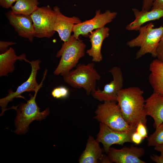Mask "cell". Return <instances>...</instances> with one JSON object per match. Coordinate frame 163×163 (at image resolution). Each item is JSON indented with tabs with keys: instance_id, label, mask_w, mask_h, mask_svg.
I'll list each match as a JSON object with an SVG mask.
<instances>
[{
	"instance_id": "1",
	"label": "cell",
	"mask_w": 163,
	"mask_h": 163,
	"mask_svg": "<svg viewBox=\"0 0 163 163\" xmlns=\"http://www.w3.org/2000/svg\"><path fill=\"white\" fill-rule=\"evenodd\" d=\"M143 91L138 87L122 89L119 92L117 102L127 124L134 128L140 122L147 126Z\"/></svg>"
},
{
	"instance_id": "2",
	"label": "cell",
	"mask_w": 163,
	"mask_h": 163,
	"mask_svg": "<svg viewBox=\"0 0 163 163\" xmlns=\"http://www.w3.org/2000/svg\"><path fill=\"white\" fill-rule=\"evenodd\" d=\"M86 46L82 40L71 35L56 53V57L61 59L54 75L63 76L76 67L79 60L85 56Z\"/></svg>"
},
{
	"instance_id": "3",
	"label": "cell",
	"mask_w": 163,
	"mask_h": 163,
	"mask_svg": "<svg viewBox=\"0 0 163 163\" xmlns=\"http://www.w3.org/2000/svg\"><path fill=\"white\" fill-rule=\"evenodd\" d=\"M154 27L152 22L141 26L139 30V35L127 42V45L130 48L140 47L136 54V59L147 53L150 54L153 57H157V49L163 35V26L155 28Z\"/></svg>"
},
{
	"instance_id": "4",
	"label": "cell",
	"mask_w": 163,
	"mask_h": 163,
	"mask_svg": "<svg viewBox=\"0 0 163 163\" xmlns=\"http://www.w3.org/2000/svg\"><path fill=\"white\" fill-rule=\"evenodd\" d=\"M65 82L75 88H82L88 95L96 90L97 82L101 76L94 68V64H79L63 76Z\"/></svg>"
},
{
	"instance_id": "5",
	"label": "cell",
	"mask_w": 163,
	"mask_h": 163,
	"mask_svg": "<svg viewBox=\"0 0 163 163\" xmlns=\"http://www.w3.org/2000/svg\"><path fill=\"white\" fill-rule=\"evenodd\" d=\"M39 90L35 92L34 96L30 94V99L26 103H21L17 106L14 107L17 114L15 120L16 129L15 132L19 134H24L27 131L29 125L36 120L41 121L45 119L50 113L49 109L46 108L42 112L40 111L36 102V97Z\"/></svg>"
},
{
	"instance_id": "6",
	"label": "cell",
	"mask_w": 163,
	"mask_h": 163,
	"mask_svg": "<svg viewBox=\"0 0 163 163\" xmlns=\"http://www.w3.org/2000/svg\"><path fill=\"white\" fill-rule=\"evenodd\" d=\"M117 103L105 101L99 104L94 118L115 131L125 132L136 130V128L129 125L126 121Z\"/></svg>"
},
{
	"instance_id": "7",
	"label": "cell",
	"mask_w": 163,
	"mask_h": 163,
	"mask_svg": "<svg viewBox=\"0 0 163 163\" xmlns=\"http://www.w3.org/2000/svg\"><path fill=\"white\" fill-rule=\"evenodd\" d=\"M35 37L50 38L56 31L54 26L56 15L54 10L48 5L38 7L30 15Z\"/></svg>"
},
{
	"instance_id": "8",
	"label": "cell",
	"mask_w": 163,
	"mask_h": 163,
	"mask_svg": "<svg viewBox=\"0 0 163 163\" xmlns=\"http://www.w3.org/2000/svg\"><path fill=\"white\" fill-rule=\"evenodd\" d=\"M40 60L39 59L30 61L29 63L31 66V70L28 79L19 86L15 91H13L11 89H9L8 95L0 99V105L2 111L1 115L6 110V108L8 103L12 101L14 98L20 97L23 98L24 97L21 95L23 93L26 92H35L39 90L42 87L43 82L46 75L47 70L46 69L44 72L42 81L39 85L37 81L36 76L38 71L40 69Z\"/></svg>"
},
{
	"instance_id": "9",
	"label": "cell",
	"mask_w": 163,
	"mask_h": 163,
	"mask_svg": "<svg viewBox=\"0 0 163 163\" xmlns=\"http://www.w3.org/2000/svg\"><path fill=\"white\" fill-rule=\"evenodd\" d=\"M109 72L112 76V80L106 84L103 90L98 89L91 94L93 97L100 101L117 102L118 93L123 88V74L121 68L118 66L113 67Z\"/></svg>"
},
{
	"instance_id": "10",
	"label": "cell",
	"mask_w": 163,
	"mask_h": 163,
	"mask_svg": "<svg viewBox=\"0 0 163 163\" xmlns=\"http://www.w3.org/2000/svg\"><path fill=\"white\" fill-rule=\"evenodd\" d=\"M117 14L115 12L107 10L102 13L100 10L96 11L95 16L92 18L75 24L73 27V35L76 38L82 35L86 36L94 30L105 27L106 24L113 21Z\"/></svg>"
},
{
	"instance_id": "11",
	"label": "cell",
	"mask_w": 163,
	"mask_h": 163,
	"mask_svg": "<svg viewBox=\"0 0 163 163\" xmlns=\"http://www.w3.org/2000/svg\"><path fill=\"white\" fill-rule=\"evenodd\" d=\"M136 130L125 132L117 131L103 123H100L99 130L96 139L102 144L104 151L107 154L109 148L113 144L123 145L126 142L132 143V135Z\"/></svg>"
},
{
	"instance_id": "12",
	"label": "cell",
	"mask_w": 163,
	"mask_h": 163,
	"mask_svg": "<svg viewBox=\"0 0 163 163\" xmlns=\"http://www.w3.org/2000/svg\"><path fill=\"white\" fill-rule=\"evenodd\" d=\"M145 153L143 148L132 145L120 149L110 147L107 156L111 163H145L140 159Z\"/></svg>"
},
{
	"instance_id": "13",
	"label": "cell",
	"mask_w": 163,
	"mask_h": 163,
	"mask_svg": "<svg viewBox=\"0 0 163 163\" xmlns=\"http://www.w3.org/2000/svg\"><path fill=\"white\" fill-rule=\"evenodd\" d=\"M6 16L19 36L32 42L35 36L30 15L13 14L10 11L6 13Z\"/></svg>"
},
{
	"instance_id": "14",
	"label": "cell",
	"mask_w": 163,
	"mask_h": 163,
	"mask_svg": "<svg viewBox=\"0 0 163 163\" xmlns=\"http://www.w3.org/2000/svg\"><path fill=\"white\" fill-rule=\"evenodd\" d=\"M53 10L56 15L54 29L57 32L62 41L64 42L67 41L71 36L74 26L82 22L78 17H69L64 15L57 6H54Z\"/></svg>"
},
{
	"instance_id": "15",
	"label": "cell",
	"mask_w": 163,
	"mask_h": 163,
	"mask_svg": "<svg viewBox=\"0 0 163 163\" xmlns=\"http://www.w3.org/2000/svg\"><path fill=\"white\" fill-rule=\"evenodd\" d=\"M110 29L104 27L93 31L89 35L91 44V48L87 50L86 53L92 58V61L99 62L103 59L101 49L104 40L109 35Z\"/></svg>"
},
{
	"instance_id": "16",
	"label": "cell",
	"mask_w": 163,
	"mask_h": 163,
	"mask_svg": "<svg viewBox=\"0 0 163 163\" xmlns=\"http://www.w3.org/2000/svg\"><path fill=\"white\" fill-rule=\"evenodd\" d=\"M146 114L152 118L153 127L156 128L163 123V95L153 93L145 100Z\"/></svg>"
},
{
	"instance_id": "17",
	"label": "cell",
	"mask_w": 163,
	"mask_h": 163,
	"mask_svg": "<svg viewBox=\"0 0 163 163\" xmlns=\"http://www.w3.org/2000/svg\"><path fill=\"white\" fill-rule=\"evenodd\" d=\"M132 10L135 19L126 27V29L128 30H139L145 23L158 20L163 17V9H152L149 11L142 10L139 11L136 8H133Z\"/></svg>"
},
{
	"instance_id": "18",
	"label": "cell",
	"mask_w": 163,
	"mask_h": 163,
	"mask_svg": "<svg viewBox=\"0 0 163 163\" xmlns=\"http://www.w3.org/2000/svg\"><path fill=\"white\" fill-rule=\"evenodd\" d=\"M100 142L91 136L88 139L85 150L78 160L79 163H97L101 162L104 151L101 147Z\"/></svg>"
},
{
	"instance_id": "19",
	"label": "cell",
	"mask_w": 163,
	"mask_h": 163,
	"mask_svg": "<svg viewBox=\"0 0 163 163\" xmlns=\"http://www.w3.org/2000/svg\"><path fill=\"white\" fill-rule=\"evenodd\" d=\"M24 60L29 63L26 58V55L22 54L18 56L14 50L10 47L5 52L0 54V76H6L13 72L15 69L14 66L16 61Z\"/></svg>"
},
{
	"instance_id": "20",
	"label": "cell",
	"mask_w": 163,
	"mask_h": 163,
	"mask_svg": "<svg viewBox=\"0 0 163 163\" xmlns=\"http://www.w3.org/2000/svg\"><path fill=\"white\" fill-rule=\"evenodd\" d=\"M149 82L153 92L163 95V61L154 59L149 64Z\"/></svg>"
},
{
	"instance_id": "21",
	"label": "cell",
	"mask_w": 163,
	"mask_h": 163,
	"mask_svg": "<svg viewBox=\"0 0 163 163\" xmlns=\"http://www.w3.org/2000/svg\"><path fill=\"white\" fill-rule=\"evenodd\" d=\"M38 0H17L11 8V13L30 15L39 7Z\"/></svg>"
},
{
	"instance_id": "22",
	"label": "cell",
	"mask_w": 163,
	"mask_h": 163,
	"mask_svg": "<svg viewBox=\"0 0 163 163\" xmlns=\"http://www.w3.org/2000/svg\"><path fill=\"white\" fill-rule=\"evenodd\" d=\"M155 129V132L147 137L149 146L155 147L163 144V123Z\"/></svg>"
},
{
	"instance_id": "23",
	"label": "cell",
	"mask_w": 163,
	"mask_h": 163,
	"mask_svg": "<svg viewBox=\"0 0 163 163\" xmlns=\"http://www.w3.org/2000/svg\"><path fill=\"white\" fill-rule=\"evenodd\" d=\"M69 94L68 89L65 87L61 86L54 88L52 91L51 94L56 98H64Z\"/></svg>"
},
{
	"instance_id": "24",
	"label": "cell",
	"mask_w": 163,
	"mask_h": 163,
	"mask_svg": "<svg viewBox=\"0 0 163 163\" xmlns=\"http://www.w3.org/2000/svg\"><path fill=\"white\" fill-rule=\"evenodd\" d=\"M136 131L142 136L143 139L148 137L147 126L141 122H140L138 124Z\"/></svg>"
},
{
	"instance_id": "25",
	"label": "cell",
	"mask_w": 163,
	"mask_h": 163,
	"mask_svg": "<svg viewBox=\"0 0 163 163\" xmlns=\"http://www.w3.org/2000/svg\"><path fill=\"white\" fill-rule=\"evenodd\" d=\"M16 44V43L13 41H0V54L6 52L8 49V46Z\"/></svg>"
},
{
	"instance_id": "26",
	"label": "cell",
	"mask_w": 163,
	"mask_h": 163,
	"mask_svg": "<svg viewBox=\"0 0 163 163\" xmlns=\"http://www.w3.org/2000/svg\"><path fill=\"white\" fill-rule=\"evenodd\" d=\"M157 58L163 61V35L159 43L157 49Z\"/></svg>"
},
{
	"instance_id": "27",
	"label": "cell",
	"mask_w": 163,
	"mask_h": 163,
	"mask_svg": "<svg viewBox=\"0 0 163 163\" xmlns=\"http://www.w3.org/2000/svg\"><path fill=\"white\" fill-rule=\"evenodd\" d=\"M131 139L132 143L136 145L140 144L143 139L142 136L136 130L132 134Z\"/></svg>"
},
{
	"instance_id": "28",
	"label": "cell",
	"mask_w": 163,
	"mask_h": 163,
	"mask_svg": "<svg viewBox=\"0 0 163 163\" xmlns=\"http://www.w3.org/2000/svg\"><path fill=\"white\" fill-rule=\"evenodd\" d=\"M17 0H0V5L3 8L8 9L11 8L14 3Z\"/></svg>"
},
{
	"instance_id": "29",
	"label": "cell",
	"mask_w": 163,
	"mask_h": 163,
	"mask_svg": "<svg viewBox=\"0 0 163 163\" xmlns=\"http://www.w3.org/2000/svg\"><path fill=\"white\" fill-rule=\"evenodd\" d=\"M154 1V0H143L142 10H150L152 7Z\"/></svg>"
},
{
	"instance_id": "30",
	"label": "cell",
	"mask_w": 163,
	"mask_h": 163,
	"mask_svg": "<svg viewBox=\"0 0 163 163\" xmlns=\"http://www.w3.org/2000/svg\"><path fill=\"white\" fill-rule=\"evenodd\" d=\"M163 9V0H154L151 9Z\"/></svg>"
},
{
	"instance_id": "31",
	"label": "cell",
	"mask_w": 163,
	"mask_h": 163,
	"mask_svg": "<svg viewBox=\"0 0 163 163\" xmlns=\"http://www.w3.org/2000/svg\"><path fill=\"white\" fill-rule=\"evenodd\" d=\"M154 149L155 150L160 152L159 157L163 159V144L159 146L155 147Z\"/></svg>"
},
{
	"instance_id": "32",
	"label": "cell",
	"mask_w": 163,
	"mask_h": 163,
	"mask_svg": "<svg viewBox=\"0 0 163 163\" xmlns=\"http://www.w3.org/2000/svg\"><path fill=\"white\" fill-rule=\"evenodd\" d=\"M161 163H163V160H162L161 162Z\"/></svg>"
}]
</instances>
